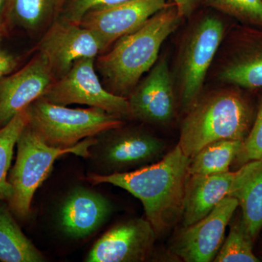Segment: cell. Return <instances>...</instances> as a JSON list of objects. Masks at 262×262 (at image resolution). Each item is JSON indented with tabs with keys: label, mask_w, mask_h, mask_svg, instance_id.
<instances>
[{
	"label": "cell",
	"mask_w": 262,
	"mask_h": 262,
	"mask_svg": "<svg viewBox=\"0 0 262 262\" xmlns=\"http://www.w3.org/2000/svg\"><path fill=\"white\" fill-rule=\"evenodd\" d=\"M189 162L177 144L161 159L142 168L106 176L91 173L87 179L121 188L138 198L158 237L182 217Z\"/></svg>",
	"instance_id": "6da1fadb"
},
{
	"label": "cell",
	"mask_w": 262,
	"mask_h": 262,
	"mask_svg": "<svg viewBox=\"0 0 262 262\" xmlns=\"http://www.w3.org/2000/svg\"><path fill=\"white\" fill-rule=\"evenodd\" d=\"M183 20L177 6L170 2L139 29L116 41L108 53L99 55L96 68L106 89L128 98L142 76L158 61L163 42Z\"/></svg>",
	"instance_id": "7a4b0ae2"
},
{
	"label": "cell",
	"mask_w": 262,
	"mask_h": 262,
	"mask_svg": "<svg viewBox=\"0 0 262 262\" xmlns=\"http://www.w3.org/2000/svg\"><path fill=\"white\" fill-rule=\"evenodd\" d=\"M242 90L231 86L201 95L187 110L178 144L186 156L215 141L246 139L256 113Z\"/></svg>",
	"instance_id": "3957f363"
},
{
	"label": "cell",
	"mask_w": 262,
	"mask_h": 262,
	"mask_svg": "<svg viewBox=\"0 0 262 262\" xmlns=\"http://www.w3.org/2000/svg\"><path fill=\"white\" fill-rule=\"evenodd\" d=\"M27 125L52 147H72L88 138L123 126L122 118L100 108H72L38 98L26 108Z\"/></svg>",
	"instance_id": "277c9868"
},
{
	"label": "cell",
	"mask_w": 262,
	"mask_h": 262,
	"mask_svg": "<svg viewBox=\"0 0 262 262\" xmlns=\"http://www.w3.org/2000/svg\"><path fill=\"white\" fill-rule=\"evenodd\" d=\"M95 142L96 137H91L72 147H52L45 144L26 125L17 141L16 160L8 174V182L13 193L8 203L13 215L20 220L29 216L36 191L47 179L58 158L73 154L86 159L90 146Z\"/></svg>",
	"instance_id": "5b68a950"
},
{
	"label": "cell",
	"mask_w": 262,
	"mask_h": 262,
	"mask_svg": "<svg viewBox=\"0 0 262 262\" xmlns=\"http://www.w3.org/2000/svg\"><path fill=\"white\" fill-rule=\"evenodd\" d=\"M223 20L206 14L195 20L183 39L177 58L174 84L183 110H189L203 93L207 74L223 42Z\"/></svg>",
	"instance_id": "8992f818"
},
{
	"label": "cell",
	"mask_w": 262,
	"mask_h": 262,
	"mask_svg": "<svg viewBox=\"0 0 262 262\" xmlns=\"http://www.w3.org/2000/svg\"><path fill=\"white\" fill-rule=\"evenodd\" d=\"M165 150V143L149 133L121 126L96 136L86 159L94 171L91 173L112 175L154 163L163 158Z\"/></svg>",
	"instance_id": "52a82bcc"
},
{
	"label": "cell",
	"mask_w": 262,
	"mask_h": 262,
	"mask_svg": "<svg viewBox=\"0 0 262 262\" xmlns=\"http://www.w3.org/2000/svg\"><path fill=\"white\" fill-rule=\"evenodd\" d=\"M96 58H82L55 80L42 96L55 104L87 105L100 108L120 118H132L127 98L117 96L101 83L96 68Z\"/></svg>",
	"instance_id": "ba28073f"
},
{
	"label": "cell",
	"mask_w": 262,
	"mask_h": 262,
	"mask_svg": "<svg viewBox=\"0 0 262 262\" xmlns=\"http://www.w3.org/2000/svg\"><path fill=\"white\" fill-rule=\"evenodd\" d=\"M37 50L55 80L64 76L78 60L96 58L102 53L94 33L61 16L43 33Z\"/></svg>",
	"instance_id": "9c48e42d"
},
{
	"label": "cell",
	"mask_w": 262,
	"mask_h": 262,
	"mask_svg": "<svg viewBox=\"0 0 262 262\" xmlns=\"http://www.w3.org/2000/svg\"><path fill=\"white\" fill-rule=\"evenodd\" d=\"M239 206L233 196L224 198L204 218L184 227L172 251L186 262L213 261L225 241L226 229Z\"/></svg>",
	"instance_id": "30bf717a"
},
{
	"label": "cell",
	"mask_w": 262,
	"mask_h": 262,
	"mask_svg": "<svg viewBox=\"0 0 262 262\" xmlns=\"http://www.w3.org/2000/svg\"><path fill=\"white\" fill-rule=\"evenodd\" d=\"M262 164L248 162L235 172L208 176H189L186 186L182 220L188 227L204 218L224 198L232 196Z\"/></svg>",
	"instance_id": "8fae6325"
},
{
	"label": "cell",
	"mask_w": 262,
	"mask_h": 262,
	"mask_svg": "<svg viewBox=\"0 0 262 262\" xmlns=\"http://www.w3.org/2000/svg\"><path fill=\"white\" fill-rule=\"evenodd\" d=\"M168 3V0H130L91 10L82 17L80 24L94 33L103 53L119 39L139 29Z\"/></svg>",
	"instance_id": "7c38bea8"
},
{
	"label": "cell",
	"mask_w": 262,
	"mask_h": 262,
	"mask_svg": "<svg viewBox=\"0 0 262 262\" xmlns=\"http://www.w3.org/2000/svg\"><path fill=\"white\" fill-rule=\"evenodd\" d=\"M216 77L243 90L262 89V29L244 25L234 31Z\"/></svg>",
	"instance_id": "4fadbf2b"
},
{
	"label": "cell",
	"mask_w": 262,
	"mask_h": 262,
	"mask_svg": "<svg viewBox=\"0 0 262 262\" xmlns=\"http://www.w3.org/2000/svg\"><path fill=\"white\" fill-rule=\"evenodd\" d=\"M157 234L147 220L134 218L114 226L91 248L87 262H141L151 253Z\"/></svg>",
	"instance_id": "5bb4252c"
},
{
	"label": "cell",
	"mask_w": 262,
	"mask_h": 262,
	"mask_svg": "<svg viewBox=\"0 0 262 262\" xmlns=\"http://www.w3.org/2000/svg\"><path fill=\"white\" fill-rule=\"evenodd\" d=\"M174 87L168 60L162 57L127 98L131 117L155 125L171 121L176 110Z\"/></svg>",
	"instance_id": "9a60e30c"
},
{
	"label": "cell",
	"mask_w": 262,
	"mask_h": 262,
	"mask_svg": "<svg viewBox=\"0 0 262 262\" xmlns=\"http://www.w3.org/2000/svg\"><path fill=\"white\" fill-rule=\"evenodd\" d=\"M55 80L42 56L37 53L20 70L0 78V128L42 97Z\"/></svg>",
	"instance_id": "2e32d148"
},
{
	"label": "cell",
	"mask_w": 262,
	"mask_h": 262,
	"mask_svg": "<svg viewBox=\"0 0 262 262\" xmlns=\"http://www.w3.org/2000/svg\"><path fill=\"white\" fill-rule=\"evenodd\" d=\"M113 211V204L106 196L88 188H76L60 207L58 226L68 237L84 238L99 229Z\"/></svg>",
	"instance_id": "e0dca14e"
},
{
	"label": "cell",
	"mask_w": 262,
	"mask_h": 262,
	"mask_svg": "<svg viewBox=\"0 0 262 262\" xmlns=\"http://www.w3.org/2000/svg\"><path fill=\"white\" fill-rule=\"evenodd\" d=\"M68 0H9L6 25L31 35L43 34L61 16Z\"/></svg>",
	"instance_id": "ac0fdd59"
},
{
	"label": "cell",
	"mask_w": 262,
	"mask_h": 262,
	"mask_svg": "<svg viewBox=\"0 0 262 262\" xmlns=\"http://www.w3.org/2000/svg\"><path fill=\"white\" fill-rule=\"evenodd\" d=\"M9 206L0 201V261L42 262V253L22 232Z\"/></svg>",
	"instance_id": "d6986e66"
},
{
	"label": "cell",
	"mask_w": 262,
	"mask_h": 262,
	"mask_svg": "<svg viewBox=\"0 0 262 262\" xmlns=\"http://www.w3.org/2000/svg\"><path fill=\"white\" fill-rule=\"evenodd\" d=\"M244 141L224 139L211 143L200 150L189 162V176H208L226 173L237 158Z\"/></svg>",
	"instance_id": "ffe728a7"
},
{
	"label": "cell",
	"mask_w": 262,
	"mask_h": 262,
	"mask_svg": "<svg viewBox=\"0 0 262 262\" xmlns=\"http://www.w3.org/2000/svg\"><path fill=\"white\" fill-rule=\"evenodd\" d=\"M242 210V220L255 241L262 228V164L232 194Z\"/></svg>",
	"instance_id": "44dd1931"
},
{
	"label": "cell",
	"mask_w": 262,
	"mask_h": 262,
	"mask_svg": "<svg viewBox=\"0 0 262 262\" xmlns=\"http://www.w3.org/2000/svg\"><path fill=\"white\" fill-rule=\"evenodd\" d=\"M27 122L28 115L25 108L0 128V201L8 202L13 196V188L8 182V174L15 146Z\"/></svg>",
	"instance_id": "7402d4cb"
},
{
	"label": "cell",
	"mask_w": 262,
	"mask_h": 262,
	"mask_svg": "<svg viewBox=\"0 0 262 262\" xmlns=\"http://www.w3.org/2000/svg\"><path fill=\"white\" fill-rule=\"evenodd\" d=\"M253 239L248 232L244 221H236L231 226L228 236L224 241L215 262H257L253 251Z\"/></svg>",
	"instance_id": "603a6c76"
},
{
	"label": "cell",
	"mask_w": 262,
	"mask_h": 262,
	"mask_svg": "<svg viewBox=\"0 0 262 262\" xmlns=\"http://www.w3.org/2000/svg\"><path fill=\"white\" fill-rule=\"evenodd\" d=\"M204 3L245 26L262 29V0H204Z\"/></svg>",
	"instance_id": "cb8c5ba5"
},
{
	"label": "cell",
	"mask_w": 262,
	"mask_h": 262,
	"mask_svg": "<svg viewBox=\"0 0 262 262\" xmlns=\"http://www.w3.org/2000/svg\"><path fill=\"white\" fill-rule=\"evenodd\" d=\"M236 159L243 164L262 160V98L252 127Z\"/></svg>",
	"instance_id": "d4e9b609"
},
{
	"label": "cell",
	"mask_w": 262,
	"mask_h": 262,
	"mask_svg": "<svg viewBox=\"0 0 262 262\" xmlns=\"http://www.w3.org/2000/svg\"><path fill=\"white\" fill-rule=\"evenodd\" d=\"M128 1L130 0H68L61 16L74 23L80 24L82 17L91 10Z\"/></svg>",
	"instance_id": "484cf974"
},
{
	"label": "cell",
	"mask_w": 262,
	"mask_h": 262,
	"mask_svg": "<svg viewBox=\"0 0 262 262\" xmlns=\"http://www.w3.org/2000/svg\"><path fill=\"white\" fill-rule=\"evenodd\" d=\"M3 32L0 31V78L13 73L18 65V60L3 48Z\"/></svg>",
	"instance_id": "4316f807"
},
{
	"label": "cell",
	"mask_w": 262,
	"mask_h": 262,
	"mask_svg": "<svg viewBox=\"0 0 262 262\" xmlns=\"http://www.w3.org/2000/svg\"><path fill=\"white\" fill-rule=\"evenodd\" d=\"M177 6L179 13L184 19L191 18V16L199 8L204 0H171Z\"/></svg>",
	"instance_id": "83f0119b"
},
{
	"label": "cell",
	"mask_w": 262,
	"mask_h": 262,
	"mask_svg": "<svg viewBox=\"0 0 262 262\" xmlns=\"http://www.w3.org/2000/svg\"><path fill=\"white\" fill-rule=\"evenodd\" d=\"M9 0H0V31L3 32L6 27L7 11Z\"/></svg>",
	"instance_id": "f1b7e54d"
}]
</instances>
